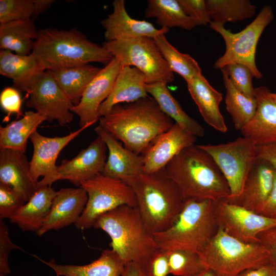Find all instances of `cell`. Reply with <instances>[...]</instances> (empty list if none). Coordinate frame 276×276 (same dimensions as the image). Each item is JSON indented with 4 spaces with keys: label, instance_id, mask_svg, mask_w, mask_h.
Wrapping results in <instances>:
<instances>
[{
    "label": "cell",
    "instance_id": "cell-1",
    "mask_svg": "<svg viewBox=\"0 0 276 276\" xmlns=\"http://www.w3.org/2000/svg\"><path fill=\"white\" fill-rule=\"evenodd\" d=\"M174 123L155 100L148 96L133 102L116 105L108 114L99 119V125L126 148L142 155L156 138Z\"/></svg>",
    "mask_w": 276,
    "mask_h": 276
},
{
    "label": "cell",
    "instance_id": "cell-2",
    "mask_svg": "<svg viewBox=\"0 0 276 276\" xmlns=\"http://www.w3.org/2000/svg\"><path fill=\"white\" fill-rule=\"evenodd\" d=\"M167 176L177 186L184 201L227 199L228 183L211 156L198 145L189 146L165 167Z\"/></svg>",
    "mask_w": 276,
    "mask_h": 276
},
{
    "label": "cell",
    "instance_id": "cell-3",
    "mask_svg": "<svg viewBox=\"0 0 276 276\" xmlns=\"http://www.w3.org/2000/svg\"><path fill=\"white\" fill-rule=\"evenodd\" d=\"M42 60L46 70L73 67L96 62L105 65L113 58L103 46L90 40L76 29L38 30L32 51Z\"/></svg>",
    "mask_w": 276,
    "mask_h": 276
},
{
    "label": "cell",
    "instance_id": "cell-4",
    "mask_svg": "<svg viewBox=\"0 0 276 276\" xmlns=\"http://www.w3.org/2000/svg\"><path fill=\"white\" fill-rule=\"evenodd\" d=\"M129 186L135 194L136 207L152 234L167 230L173 224L184 200L164 169L151 173L143 172Z\"/></svg>",
    "mask_w": 276,
    "mask_h": 276
},
{
    "label": "cell",
    "instance_id": "cell-5",
    "mask_svg": "<svg viewBox=\"0 0 276 276\" xmlns=\"http://www.w3.org/2000/svg\"><path fill=\"white\" fill-rule=\"evenodd\" d=\"M214 202L187 200L173 224L153 234L156 248L167 251L182 250L199 254L219 229Z\"/></svg>",
    "mask_w": 276,
    "mask_h": 276
},
{
    "label": "cell",
    "instance_id": "cell-6",
    "mask_svg": "<svg viewBox=\"0 0 276 276\" xmlns=\"http://www.w3.org/2000/svg\"><path fill=\"white\" fill-rule=\"evenodd\" d=\"M93 227L108 235L109 246L126 264L142 265L157 249L137 207L119 206L100 216Z\"/></svg>",
    "mask_w": 276,
    "mask_h": 276
},
{
    "label": "cell",
    "instance_id": "cell-7",
    "mask_svg": "<svg viewBox=\"0 0 276 276\" xmlns=\"http://www.w3.org/2000/svg\"><path fill=\"white\" fill-rule=\"evenodd\" d=\"M199 255L214 276H238L271 262L268 251L261 243L243 242L220 227Z\"/></svg>",
    "mask_w": 276,
    "mask_h": 276
},
{
    "label": "cell",
    "instance_id": "cell-8",
    "mask_svg": "<svg viewBox=\"0 0 276 276\" xmlns=\"http://www.w3.org/2000/svg\"><path fill=\"white\" fill-rule=\"evenodd\" d=\"M273 18L271 6L266 5L250 24L236 33L226 29L223 24L212 21L210 28L222 37L225 44L224 54L217 59L214 67L221 69L232 63L242 64L251 71L254 77L261 78L263 75L255 61L257 47L263 32Z\"/></svg>",
    "mask_w": 276,
    "mask_h": 276
},
{
    "label": "cell",
    "instance_id": "cell-9",
    "mask_svg": "<svg viewBox=\"0 0 276 276\" xmlns=\"http://www.w3.org/2000/svg\"><path fill=\"white\" fill-rule=\"evenodd\" d=\"M102 46L122 66H133L143 72L147 84L166 83L174 81L173 73L159 52L153 38H134L105 41Z\"/></svg>",
    "mask_w": 276,
    "mask_h": 276
},
{
    "label": "cell",
    "instance_id": "cell-10",
    "mask_svg": "<svg viewBox=\"0 0 276 276\" xmlns=\"http://www.w3.org/2000/svg\"><path fill=\"white\" fill-rule=\"evenodd\" d=\"M87 195L85 209L74 224L78 229L94 226L101 215L123 205L137 206L135 194L132 188L121 180L100 173L81 183Z\"/></svg>",
    "mask_w": 276,
    "mask_h": 276
},
{
    "label": "cell",
    "instance_id": "cell-11",
    "mask_svg": "<svg viewBox=\"0 0 276 276\" xmlns=\"http://www.w3.org/2000/svg\"><path fill=\"white\" fill-rule=\"evenodd\" d=\"M257 144L245 137L217 145H199L213 158L229 188L231 200L241 193L247 176L258 159Z\"/></svg>",
    "mask_w": 276,
    "mask_h": 276
},
{
    "label": "cell",
    "instance_id": "cell-12",
    "mask_svg": "<svg viewBox=\"0 0 276 276\" xmlns=\"http://www.w3.org/2000/svg\"><path fill=\"white\" fill-rule=\"evenodd\" d=\"M26 106L45 117L46 121L56 120L60 126L73 120L74 105L59 87L50 70H45L31 85Z\"/></svg>",
    "mask_w": 276,
    "mask_h": 276
},
{
    "label": "cell",
    "instance_id": "cell-13",
    "mask_svg": "<svg viewBox=\"0 0 276 276\" xmlns=\"http://www.w3.org/2000/svg\"><path fill=\"white\" fill-rule=\"evenodd\" d=\"M219 226L231 236L246 243H258V235L276 225V219L256 213L229 202H214Z\"/></svg>",
    "mask_w": 276,
    "mask_h": 276
},
{
    "label": "cell",
    "instance_id": "cell-14",
    "mask_svg": "<svg viewBox=\"0 0 276 276\" xmlns=\"http://www.w3.org/2000/svg\"><path fill=\"white\" fill-rule=\"evenodd\" d=\"M88 126L80 127L76 131L63 136L47 137L37 131L30 139L33 147L30 162V173L33 179L38 182V187L51 186L59 180L56 159L61 150L79 135Z\"/></svg>",
    "mask_w": 276,
    "mask_h": 276
},
{
    "label": "cell",
    "instance_id": "cell-15",
    "mask_svg": "<svg viewBox=\"0 0 276 276\" xmlns=\"http://www.w3.org/2000/svg\"><path fill=\"white\" fill-rule=\"evenodd\" d=\"M121 67L120 61L113 57L88 84L79 103L72 109L79 117L80 127H90L99 120V108L110 94Z\"/></svg>",
    "mask_w": 276,
    "mask_h": 276
},
{
    "label": "cell",
    "instance_id": "cell-16",
    "mask_svg": "<svg viewBox=\"0 0 276 276\" xmlns=\"http://www.w3.org/2000/svg\"><path fill=\"white\" fill-rule=\"evenodd\" d=\"M95 131L106 145L108 155L102 172L107 176L119 179L129 185L144 171L143 155L123 146L118 140L100 125Z\"/></svg>",
    "mask_w": 276,
    "mask_h": 276
},
{
    "label": "cell",
    "instance_id": "cell-17",
    "mask_svg": "<svg viewBox=\"0 0 276 276\" xmlns=\"http://www.w3.org/2000/svg\"><path fill=\"white\" fill-rule=\"evenodd\" d=\"M106 144L99 136L72 159L63 160L58 166L59 180H67L76 186L102 173L106 160Z\"/></svg>",
    "mask_w": 276,
    "mask_h": 276
},
{
    "label": "cell",
    "instance_id": "cell-18",
    "mask_svg": "<svg viewBox=\"0 0 276 276\" xmlns=\"http://www.w3.org/2000/svg\"><path fill=\"white\" fill-rule=\"evenodd\" d=\"M197 139L174 123L170 129L156 138L142 154L144 172L151 173L164 169L183 149L194 145Z\"/></svg>",
    "mask_w": 276,
    "mask_h": 276
},
{
    "label": "cell",
    "instance_id": "cell-19",
    "mask_svg": "<svg viewBox=\"0 0 276 276\" xmlns=\"http://www.w3.org/2000/svg\"><path fill=\"white\" fill-rule=\"evenodd\" d=\"M113 11L101 21L105 29V41L124 40L140 37H155L166 34L167 28H156L153 24L144 20H137L128 14L124 0H114Z\"/></svg>",
    "mask_w": 276,
    "mask_h": 276
},
{
    "label": "cell",
    "instance_id": "cell-20",
    "mask_svg": "<svg viewBox=\"0 0 276 276\" xmlns=\"http://www.w3.org/2000/svg\"><path fill=\"white\" fill-rule=\"evenodd\" d=\"M275 170L267 162L258 158L249 172L241 194L227 200L260 214L272 189Z\"/></svg>",
    "mask_w": 276,
    "mask_h": 276
},
{
    "label": "cell",
    "instance_id": "cell-21",
    "mask_svg": "<svg viewBox=\"0 0 276 276\" xmlns=\"http://www.w3.org/2000/svg\"><path fill=\"white\" fill-rule=\"evenodd\" d=\"M87 198L86 192L81 187L62 188L56 192L49 216L37 235L74 224L82 214Z\"/></svg>",
    "mask_w": 276,
    "mask_h": 276
},
{
    "label": "cell",
    "instance_id": "cell-22",
    "mask_svg": "<svg viewBox=\"0 0 276 276\" xmlns=\"http://www.w3.org/2000/svg\"><path fill=\"white\" fill-rule=\"evenodd\" d=\"M266 86L255 88L257 102L256 113L251 120L240 130L242 136L257 145L276 142V102Z\"/></svg>",
    "mask_w": 276,
    "mask_h": 276
},
{
    "label": "cell",
    "instance_id": "cell-23",
    "mask_svg": "<svg viewBox=\"0 0 276 276\" xmlns=\"http://www.w3.org/2000/svg\"><path fill=\"white\" fill-rule=\"evenodd\" d=\"M0 183L20 193L26 202L38 189V182L32 178L30 162L25 153L9 149H1Z\"/></svg>",
    "mask_w": 276,
    "mask_h": 276
},
{
    "label": "cell",
    "instance_id": "cell-24",
    "mask_svg": "<svg viewBox=\"0 0 276 276\" xmlns=\"http://www.w3.org/2000/svg\"><path fill=\"white\" fill-rule=\"evenodd\" d=\"M45 70L41 58L32 52L23 56L9 50L0 52V74L12 79L18 91L28 93L32 84Z\"/></svg>",
    "mask_w": 276,
    "mask_h": 276
},
{
    "label": "cell",
    "instance_id": "cell-25",
    "mask_svg": "<svg viewBox=\"0 0 276 276\" xmlns=\"http://www.w3.org/2000/svg\"><path fill=\"white\" fill-rule=\"evenodd\" d=\"M144 74L133 66H122L108 97L100 105L99 118L108 114L117 104L131 103L148 95Z\"/></svg>",
    "mask_w": 276,
    "mask_h": 276
},
{
    "label": "cell",
    "instance_id": "cell-26",
    "mask_svg": "<svg viewBox=\"0 0 276 276\" xmlns=\"http://www.w3.org/2000/svg\"><path fill=\"white\" fill-rule=\"evenodd\" d=\"M186 82L189 93L205 123L219 132H226L227 127L219 108L222 94L202 74Z\"/></svg>",
    "mask_w": 276,
    "mask_h": 276
},
{
    "label": "cell",
    "instance_id": "cell-27",
    "mask_svg": "<svg viewBox=\"0 0 276 276\" xmlns=\"http://www.w3.org/2000/svg\"><path fill=\"white\" fill-rule=\"evenodd\" d=\"M34 257L51 268L59 276H122L126 263L113 249H105L97 260L84 265H59L54 259L45 261Z\"/></svg>",
    "mask_w": 276,
    "mask_h": 276
},
{
    "label": "cell",
    "instance_id": "cell-28",
    "mask_svg": "<svg viewBox=\"0 0 276 276\" xmlns=\"http://www.w3.org/2000/svg\"><path fill=\"white\" fill-rule=\"evenodd\" d=\"M56 194L51 186L38 187L35 193L9 219L10 222L24 231L37 234L49 216Z\"/></svg>",
    "mask_w": 276,
    "mask_h": 276
},
{
    "label": "cell",
    "instance_id": "cell-29",
    "mask_svg": "<svg viewBox=\"0 0 276 276\" xmlns=\"http://www.w3.org/2000/svg\"><path fill=\"white\" fill-rule=\"evenodd\" d=\"M146 89L157 102L162 111L188 132L202 137L205 135L203 127L189 116L174 98L167 84L163 82L146 84Z\"/></svg>",
    "mask_w": 276,
    "mask_h": 276
},
{
    "label": "cell",
    "instance_id": "cell-30",
    "mask_svg": "<svg viewBox=\"0 0 276 276\" xmlns=\"http://www.w3.org/2000/svg\"><path fill=\"white\" fill-rule=\"evenodd\" d=\"M0 48L28 55L33 50L38 30L32 19L0 23Z\"/></svg>",
    "mask_w": 276,
    "mask_h": 276
},
{
    "label": "cell",
    "instance_id": "cell-31",
    "mask_svg": "<svg viewBox=\"0 0 276 276\" xmlns=\"http://www.w3.org/2000/svg\"><path fill=\"white\" fill-rule=\"evenodd\" d=\"M46 121L44 117L33 111L25 112L22 117L5 126H0V148L25 153L28 139L38 127Z\"/></svg>",
    "mask_w": 276,
    "mask_h": 276
},
{
    "label": "cell",
    "instance_id": "cell-32",
    "mask_svg": "<svg viewBox=\"0 0 276 276\" xmlns=\"http://www.w3.org/2000/svg\"><path fill=\"white\" fill-rule=\"evenodd\" d=\"M101 68L86 64L51 71L56 82L74 105Z\"/></svg>",
    "mask_w": 276,
    "mask_h": 276
},
{
    "label": "cell",
    "instance_id": "cell-33",
    "mask_svg": "<svg viewBox=\"0 0 276 276\" xmlns=\"http://www.w3.org/2000/svg\"><path fill=\"white\" fill-rule=\"evenodd\" d=\"M145 16L156 18V24L162 28L191 30L197 26L185 13L178 0H148Z\"/></svg>",
    "mask_w": 276,
    "mask_h": 276
},
{
    "label": "cell",
    "instance_id": "cell-34",
    "mask_svg": "<svg viewBox=\"0 0 276 276\" xmlns=\"http://www.w3.org/2000/svg\"><path fill=\"white\" fill-rule=\"evenodd\" d=\"M224 84L226 88V109L231 116L235 128L241 130L253 118L257 108L255 98L249 97L239 91L233 84L223 69Z\"/></svg>",
    "mask_w": 276,
    "mask_h": 276
},
{
    "label": "cell",
    "instance_id": "cell-35",
    "mask_svg": "<svg viewBox=\"0 0 276 276\" xmlns=\"http://www.w3.org/2000/svg\"><path fill=\"white\" fill-rule=\"evenodd\" d=\"M212 21L224 24L252 17L256 7L248 0H205Z\"/></svg>",
    "mask_w": 276,
    "mask_h": 276
},
{
    "label": "cell",
    "instance_id": "cell-36",
    "mask_svg": "<svg viewBox=\"0 0 276 276\" xmlns=\"http://www.w3.org/2000/svg\"><path fill=\"white\" fill-rule=\"evenodd\" d=\"M153 39L173 73L180 75L186 82L202 74L198 62L190 55L178 51L168 41L165 34L158 35Z\"/></svg>",
    "mask_w": 276,
    "mask_h": 276
},
{
    "label": "cell",
    "instance_id": "cell-37",
    "mask_svg": "<svg viewBox=\"0 0 276 276\" xmlns=\"http://www.w3.org/2000/svg\"><path fill=\"white\" fill-rule=\"evenodd\" d=\"M168 251L170 274L194 276L208 269L198 253L182 250Z\"/></svg>",
    "mask_w": 276,
    "mask_h": 276
},
{
    "label": "cell",
    "instance_id": "cell-38",
    "mask_svg": "<svg viewBox=\"0 0 276 276\" xmlns=\"http://www.w3.org/2000/svg\"><path fill=\"white\" fill-rule=\"evenodd\" d=\"M33 12V0L0 1V23L31 19Z\"/></svg>",
    "mask_w": 276,
    "mask_h": 276
},
{
    "label": "cell",
    "instance_id": "cell-39",
    "mask_svg": "<svg viewBox=\"0 0 276 276\" xmlns=\"http://www.w3.org/2000/svg\"><path fill=\"white\" fill-rule=\"evenodd\" d=\"M223 69L234 85L241 93L250 98L255 97V89L251 71L245 65L240 63H232Z\"/></svg>",
    "mask_w": 276,
    "mask_h": 276
},
{
    "label": "cell",
    "instance_id": "cell-40",
    "mask_svg": "<svg viewBox=\"0 0 276 276\" xmlns=\"http://www.w3.org/2000/svg\"><path fill=\"white\" fill-rule=\"evenodd\" d=\"M26 202L20 193L0 183V219H10Z\"/></svg>",
    "mask_w": 276,
    "mask_h": 276
},
{
    "label": "cell",
    "instance_id": "cell-41",
    "mask_svg": "<svg viewBox=\"0 0 276 276\" xmlns=\"http://www.w3.org/2000/svg\"><path fill=\"white\" fill-rule=\"evenodd\" d=\"M169 251L156 249L142 264L145 276H168L170 274Z\"/></svg>",
    "mask_w": 276,
    "mask_h": 276
},
{
    "label": "cell",
    "instance_id": "cell-42",
    "mask_svg": "<svg viewBox=\"0 0 276 276\" xmlns=\"http://www.w3.org/2000/svg\"><path fill=\"white\" fill-rule=\"evenodd\" d=\"M185 13L196 26H205L212 21L205 0H178Z\"/></svg>",
    "mask_w": 276,
    "mask_h": 276
},
{
    "label": "cell",
    "instance_id": "cell-43",
    "mask_svg": "<svg viewBox=\"0 0 276 276\" xmlns=\"http://www.w3.org/2000/svg\"><path fill=\"white\" fill-rule=\"evenodd\" d=\"M22 250L12 241L9 228L3 220L0 219V275L5 276L9 274L10 269L8 264V257L13 249Z\"/></svg>",
    "mask_w": 276,
    "mask_h": 276
},
{
    "label": "cell",
    "instance_id": "cell-44",
    "mask_svg": "<svg viewBox=\"0 0 276 276\" xmlns=\"http://www.w3.org/2000/svg\"><path fill=\"white\" fill-rule=\"evenodd\" d=\"M0 104L2 108L8 113V116L12 113H16L18 117L22 115L20 112V95L15 88L6 87L2 91L0 95Z\"/></svg>",
    "mask_w": 276,
    "mask_h": 276
},
{
    "label": "cell",
    "instance_id": "cell-45",
    "mask_svg": "<svg viewBox=\"0 0 276 276\" xmlns=\"http://www.w3.org/2000/svg\"><path fill=\"white\" fill-rule=\"evenodd\" d=\"M257 237L259 242L268 251L271 261L276 266V225L261 232Z\"/></svg>",
    "mask_w": 276,
    "mask_h": 276
},
{
    "label": "cell",
    "instance_id": "cell-46",
    "mask_svg": "<svg viewBox=\"0 0 276 276\" xmlns=\"http://www.w3.org/2000/svg\"><path fill=\"white\" fill-rule=\"evenodd\" d=\"M258 158L269 163L276 170V142L257 145Z\"/></svg>",
    "mask_w": 276,
    "mask_h": 276
},
{
    "label": "cell",
    "instance_id": "cell-47",
    "mask_svg": "<svg viewBox=\"0 0 276 276\" xmlns=\"http://www.w3.org/2000/svg\"><path fill=\"white\" fill-rule=\"evenodd\" d=\"M260 214L276 219V170L272 189Z\"/></svg>",
    "mask_w": 276,
    "mask_h": 276
},
{
    "label": "cell",
    "instance_id": "cell-48",
    "mask_svg": "<svg viewBox=\"0 0 276 276\" xmlns=\"http://www.w3.org/2000/svg\"><path fill=\"white\" fill-rule=\"evenodd\" d=\"M238 276H276V266L271 261L257 268L247 269Z\"/></svg>",
    "mask_w": 276,
    "mask_h": 276
},
{
    "label": "cell",
    "instance_id": "cell-49",
    "mask_svg": "<svg viewBox=\"0 0 276 276\" xmlns=\"http://www.w3.org/2000/svg\"><path fill=\"white\" fill-rule=\"evenodd\" d=\"M34 12L32 17L33 20L40 14L45 12L54 2V0H33Z\"/></svg>",
    "mask_w": 276,
    "mask_h": 276
},
{
    "label": "cell",
    "instance_id": "cell-50",
    "mask_svg": "<svg viewBox=\"0 0 276 276\" xmlns=\"http://www.w3.org/2000/svg\"><path fill=\"white\" fill-rule=\"evenodd\" d=\"M122 276H145L141 265L134 262L126 264Z\"/></svg>",
    "mask_w": 276,
    "mask_h": 276
},
{
    "label": "cell",
    "instance_id": "cell-51",
    "mask_svg": "<svg viewBox=\"0 0 276 276\" xmlns=\"http://www.w3.org/2000/svg\"><path fill=\"white\" fill-rule=\"evenodd\" d=\"M194 276H214L213 273L209 269H206L202 272Z\"/></svg>",
    "mask_w": 276,
    "mask_h": 276
},
{
    "label": "cell",
    "instance_id": "cell-52",
    "mask_svg": "<svg viewBox=\"0 0 276 276\" xmlns=\"http://www.w3.org/2000/svg\"><path fill=\"white\" fill-rule=\"evenodd\" d=\"M271 96L273 99L276 102V93H271Z\"/></svg>",
    "mask_w": 276,
    "mask_h": 276
},
{
    "label": "cell",
    "instance_id": "cell-53",
    "mask_svg": "<svg viewBox=\"0 0 276 276\" xmlns=\"http://www.w3.org/2000/svg\"><path fill=\"white\" fill-rule=\"evenodd\" d=\"M56 276H59V275H56Z\"/></svg>",
    "mask_w": 276,
    "mask_h": 276
}]
</instances>
